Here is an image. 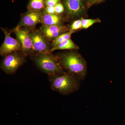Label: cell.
Instances as JSON below:
<instances>
[{"instance_id": "ffe728a7", "label": "cell", "mask_w": 125, "mask_h": 125, "mask_svg": "<svg viewBox=\"0 0 125 125\" xmlns=\"http://www.w3.org/2000/svg\"><path fill=\"white\" fill-rule=\"evenodd\" d=\"M43 10L48 14H55L54 6H46Z\"/></svg>"}, {"instance_id": "6da1fadb", "label": "cell", "mask_w": 125, "mask_h": 125, "mask_svg": "<svg viewBox=\"0 0 125 125\" xmlns=\"http://www.w3.org/2000/svg\"><path fill=\"white\" fill-rule=\"evenodd\" d=\"M58 63L64 70L80 80H84L87 73V62L80 54L69 51L56 56Z\"/></svg>"}, {"instance_id": "3957f363", "label": "cell", "mask_w": 125, "mask_h": 125, "mask_svg": "<svg viewBox=\"0 0 125 125\" xmlns=\"http://www.w3.org/2000/svg\"><path fill=\"white\" fill-rule=\"evenodd\" d=\"M31 56L36 66L49 76L65 72L60 65L56 56L52 55L51 52L36 53Z\"/></svg>"}, {"instance_id": "52a82bcc", "label": "cell", "mask_w": 125, "mask_h": 125, "mask_svg": "<svg viewBox=\"0 0 125 125\" xmlns=\"http://www.w3.org/2000/svg\"><path fill=\"white\" fill-rule=\"evenodd\" d=\"M30 34L33 44V54L51 52L50 51L52 48L51 45L40 30L34 28L30 29Z\"/></svg>"}, {"instance_id": "5b68a950", "label": "cell", "mask_w": 125, "mask_h": 125, "mask_svg": "<svg viewBox=\"0 0 125 125\" xmlns=\"http://www.w3.org/2000/svg\"><path fill=\"white\" fill-rule=\"evenodd\" d=\"M25 57L19 52L5 56L1 62V69L6 74L14 73L26 62Z\"/></svg>"}, {"instance_id": "8992f818", "label": "cell", "mask_w": 125, "mask_h": 125, "mask_svg": "<svg viewBox=\"0 0 125 125\" xmlns=\"http://www.w3.org/2000/svg\"><path fill=\"white\" fill-rule=\"evenodd\" d=\"M30 29L18 25L12 30L22 45L20 53L26 57L33 53V44L30 34Z\"/></svg>"}, {"instance_id": "7a4b0ae2", "label": "cell", "mask_w": 125, "mask_h": 125, "mask_svg": "<svg viewBox=\"0 0 125 125\" xmlns=\"http://www.w3.org/2000/svg\"><path fill=\"white\" fill-rule=\"evenodd\" d=\"M52 90L62 95H69L77 92L80 87V80L67 72L49 76Z\"/></svg>"}, {"instance_id": "ba28073f", "label": "cell", "mask_w": 125, "mask_h": 125, "mask_svg": "<svg viewBox=\"0 0 125 125\" xmlns=\"http://www.w3.org/2000/svg\"><path fill=\"white\" fill-rule=\"evenodd\" d=\"M4 34V42L0 48V55L4 57L9 54L20 51L22 45L17 39L11 37L10 33L6 30L1 28Z\"/></svg>"}, {"instance_id": "7c38bea8", "label": "cell", "mask_w": 125, "mask_h": 125, "mask_svg": "<svg viewBox=\"0 0 125 125\" xmlns=\"http://www.w3.org/2000/svg\"><path fill=\"white\" fill-rule=\"evenodd\" d=\"M79 47L71 39L66 40L54 47L52 48L51 52L57 50H77Z\"/></svg>"}, {"instance_id": "e0dca14e", "label": "cell", "mask_w": 125, "mask_h": 125, "mask_svg": "<svg viewBox=\"0 0 125 125\" xmlns=\"http://www.w3.org/2000/svg\"><path fill=\"white\" fill-rule=\"evenodd\" d=\"M55 14L60 15H62L64 13L65 8L64 5L61 2L57 4L54 6Z\"/></svg>"}, {"instance_id": "4fadbf2b", "label": "cell", "mask_w": 125, "mask_h": 125, "mask_svg": "<svg viewBox=\"0 0 125 125\" xmlns=\"http://www.w3.org/2000/svg\"><path fill=\"white\" fill-rule=\"evenodd\" d=\"M46 0H30L28 5L29 11H42L45 8Z\"/></svg>"}, {"instance_id": "ac0fdd59", "label": "cell", "mask_w": 125, "mask_h": 125, "mask_svg": "<svg viewBox=\"0 0 125 125\" xmlns=\"http://www.w3.org/2000/svg\"><path fill=\"white\" fill-rule=\"evenodd\" d=\"M105 0H87L89 9L94 5L98 4L104 2Z\"/></svg>"}, {"instance_id": "9c48e42d", "label": "cell", "mask_w": 125, "mask_h": 125, "mask_svg": "<svg viewBox=\"0 0 125 125\" xmlns=\"http://www.w3.org/2000/svg\"><path fill=\"white\" fill-rule=\"evenodd\" d=\"M70 25H42L40 31L49 42L52 41L58 36L70 31Z\"/></svg>"}, {"instance_id": "30bf717a", "label": "cell", "mask_w": 125, "mask_h": 125, "mask_svg": "<svg viewBox=\"0 0 125 125\" xmlns=\"http://www.w3.org/2000/svg\"><path fill=\"white\" fill-rule=\"evenodd\" d=\"M42 11H28L22 16L18 26L32 29L41 23Z\"/></svg>"}, {"instance_id": "277c9868", "label": "cell", "mask_w": 125, "mask_h": 125, "mask_svg": "<svg viewBox=\"0 0 125 125\" xmlns=\"http://www.w3.org/2000/svg\"><path fill=\"white\" fill-rule=\"evenodd\" d=\"M65 8V20L83 18L87 15L88 7L87 0H62Z\"/></svg>"}, {"instance_id": "d6986e66", "label": "cell", "mask_w": 125, "mask_h": 125, "mask_svg": "<svg viewBox=\"0 0 125 125\" xmlns=\"http://www.w3.org/2000/svg\"><path fill=\"white\" fill-rule=\"evenodd\" d=\"M61 2V0H46L45 5L46 6H54Z\"/></svg>"}, {"instance_id": "2e32d148", "label": "cell", "mask_w": 125, "mask_h": 125, "mask_svg": "<svg viewBox=\"0 0 125 125\" xmlns=\"http://www.w3.org/2000/svg\"><path fill=\"white\" fill-rule=\"evenodd\" d=\"M82 29V20L81 19L74 21L70 25V31H75Z\"/></svg>"}, {"instance_id": "5bb4252c", "label": "cell", "mask_w": 125, "mask_h": 125, "mask_svg": "<svg viewBox=\"0 0 125 125\" xmlns=\"http://www.w3.org/2000/svg\"><path fill=\"white\" fill-rule=\"evenodd\" d=\"M74 32L75 31H70L58 36L52 41V48L56 46L66 40L70 39L72 35Z\"/></svg>"}, {"instance_id": "9a60e30c", "label": "cell", "mask_w": 125, "mask_h": 125, "mask_svg": "<svg viewBox=\"0 0 125 125\" xmlns=\"http://www.w3.org/2000/svg\"><path fill=\"white\" fill-rule=\"evenodd\" d=\"M82 29H87L96 23H100L101 20L99 19H85L82 18Z\"/></svg>"}, {"instance_id": "8fae6325", "label": "cell", "mask_w": 125, "mask_h": 125, "mask_svg": "<svg viewBox=\"0 0 125 125\" xmlns=\"http://www.w3.org/2000/svg\"><path fill=\"white\" fill-rule=\"evenodd\" d=\"M65 21V19L64 16L56 14H48L44 10H43L41 21L42 25L48 26L64 25L63 24Z\"/></svg>"}]
</instances>
